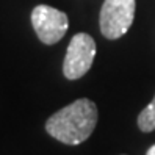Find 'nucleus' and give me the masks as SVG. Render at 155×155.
Returning <instances> with one entry per match:
<instances>
[{
	"instance_id": "3",
	"label": "nucleus",
	"mask_w": 155,
	"mask_h": 155,
	"mask_svg": "<svg viewBox=\"0 0 155 155\" xmlns=\"http://www.w3.org/2000/svg\"><path fill=\"white\" fill-rule=\"evenodd\" d=\"M96 41L86 33H77L72 36L68 45L64 63H63V74L69 80L81 78L93 66L96 57Z\"/></svg>"
},
{
	"instance_id": "6",
	"label": "nucleus",
	"mask_w": 155,
	"mask_h": 155,
	"mask_svg": "<svg viewBox=\"0 0 155 155\" xmlns=\"http://www.w3.org/2000/svg\"><path fill=\"white\" fill-rule=\"evenodd\" d=\"M146 155H155V144L152 146V147H149V150H147V153Z\"/></svg>"
},
{
	"instance_id": "1",
	"label": "nucleus",
	"mask_w": 155,
	"mask_h": 155,
	"mask_svg": "<svg viewBox=\"0 0 155 155\" xmlns=\"http://www.w3.org/2000/svg\"><path fill=\"white\" fill-rule=\"evenodd\" d=\"M97 116V107L93 100L77 99L53 113L45 122V130L60 143L77 146L94 132Z\"/></svg>"
},
{
	"instance_id": "4",
	"label": "nucleus",
	"mask_w": 155,
	"mask_h": 155,
	"mask_svg": "<svg viewBox=\"0 0 155 155\" xmlns=\"http://www.w3.org/2000/svg\"><path fill=\"white\" fill-rule=\"evenodd\" d=\"M31 25L41 42L57 44L66 35L69 21L66 13L49 5H38L31 11Z\"/></svg>"
},
{
	"instance_id": "2",
	"label": "nucleus",
	"mask_w": 155,
	"mask_h": 155,
	"mask_svg": "<svg viewBox=\"0 0 155 155\" xmlns=\"http://www.w3.org/2000/svg\"><path fill=\"white\" fill-rule=\"evenodd\" d=\"M135 0H105L100 10L99 25L107 39H119L124 36L135 19Z\"/></svg>"
},
{
	"instance_id": "5",
	"label": "nucleus",
	"mask_w": 155,
	"mask_h": 155,
	"mask_svg": "<svg viewBox=\"0 0 155 155\" xmlns=\"http://www.w3.org/2000/svg\"><path fill=\"white\" fill-rule=\"evenodd\" d=\"M138 127L143 132L155 130V97L138 116Z\"/></svg>"
}]
</instances>
